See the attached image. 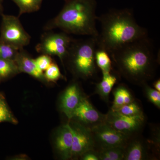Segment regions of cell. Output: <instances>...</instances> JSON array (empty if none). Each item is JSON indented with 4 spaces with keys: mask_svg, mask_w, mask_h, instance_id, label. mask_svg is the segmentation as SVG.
Segmentation results:
<instances>
[{
    "mask_svg": "<svg viewBox=\"0 0 160 160\" xmlns=\"http://www.w3.org/2000/svg\"><path fill=\"white\" fill-rule=\"evenodd\" d=\"M109 55L119 74L132 84L142 86L155 76L158 58L148 36L128 43Z\"/></svg>",
    "mask_w": 160,
    "mask_h": 160,
    "instance_id": "obj_1",
    "label": "cell"
},
{
    "mask_svg": "<svg viewBox=\"0 0 160 160\" xmlns=\"http://www.w3.org/2000/svg\"><path fill=\"white\" fill-rule=\"evenodd\" d=\"M101 30L96 38L97 47L110 54L126 44L148 36L146 28L138 24L130 9H111L98 16Z\"/></svg>",
    "mask_w": 160,
    "mask_h": 160,
    "instance_id": "obj_2",
    "label": "cell"
},
{
    "mask_svg": "<svg viewBox=\"0 0 160 160\" xmlns=\"http://www.w3.org/2000/svg\"><path fill=\"white\" fill-rule=\"evenodd\" d=\"M62 9L44 26L45 30L59 29L68 34L97 38L96 0H65Z\"/></svg>",
    "mask_w": 160,
    "mask_h": 160,
    "instance_id": "obj_3",
    "label": "cell"
},
{
    "mask_svg": "<svg viewBox=\"0 0 160 160\" xmlns=\"http://www.w3.org/2000/svg\"><path fill=\"white\" fill-rule=\"evenodd\" d=\"M97 48L96 38L73 39L65 60H67L70 69L77 77L86 80L96 74L97 66L95 54Z\"/></svg>",
    "mask_w": 160,
    "mask_h": 160,
    "instance_id": "obj_4",
    "label": "cell"
},
{
    "mask_svg": "<svg viewBox=\"0 0 160 160\" xmlns=\"http://www.w3.org/2000/svg\"><path fill=\"white\" fill-rule=\"evenodd\" d=\"M2 17L0 41L12 45L21 49L30 43L31 37L21 24L18 17L10 15Z\"/></svg>",
    "mask_w": 160,
    "mask_h": 160,
    "instance_id": "obj_5",
    "label": "cell"
},
{
    "mask_svg": "<svg viewBox=\"0 0 160 160\" xmlns=\"http://www.w3.org/2000/svg\"><path fill=\"white\" fill-rule=\"evenodd\" d=\"M73 38L68 33L46 32L42 36L40 42L36 46L39 53L49 56H56L64 62Z\"/></svg>",
    "mask_w": 160,
    "mask_h": 160,
    "instance_id": "obj_6",
    "label": "cell"
},
{
    "mask_svg": "<svg viewBox=\"0 0 160 160\" xmlns=\"http://www.w3.org/2000/svg\"><path fill=\"white\" fill-rule=\"evenodd\" d=\"M105 122L116 130L129 136L141 133L146 123L144 114L129 116L110 109L106 114Z\"/></svg>",
    "mask_w": 160,
    "mask_h": 160,
    "instance_id": "obj_7",
    "label": "cell"
},
{
    "mask_svg": "<svg viewBox=\"0 0 160 160\" xmlns=\"http://www.w3.org/2000/svg\"><path fill=\"white\" fill-rule=\"evenodd\" d=\"M97 151L117 147L125 146L130 137L116 130L106 122L94 126L91 129Z\"/></svg>",
    "mask_w": 160,
    "mask_h": 160,
    "instance_id": "obj_8",
    "label": "cell"
},
{
    "mask_svg": "<svg viewBox=\"0 0 160 160\" xmlns=\"http://www.w3.org/2000/svg\"><path fill=\"white\" fill-rule=\"evenodd\" d=\"M149 141L141 133L132 136L125 147L123 160H146L156 158Z\"/></svg>",
    "mask_w": 160,
    "mask_h": 160,
    "instance_id": "obj_9",
    "label": "cell"
},
{
    "mask_svg": "<svg viewBox=\"0 0 160 160\" xmlns=\"http://www.w3.org/2000/svg\"><path fill=\"white\" fill-rule=\"evenodd\" d=\"M69 124L73 135L70 158L81 157L84 152L94 149L91 129L80 123L76 125Z\"/></svg>",
    "mask_w": 160,
    "mask_h": 160,
    "instance_id": "obj_10",
    "label": "cell"
},
{
    "mask_svg": "<svg viewBox=\"0 0 160 160\" xmlns=\"http://www.w3.org/2000/svg\"><path fill=\"white\" fill-rule=\"evenodd\" d=\"M105 118L106 114L98 111L87 98L85 97L75 110L72 119H77L80 124L91 129L105 122Z\"/></svg>",
    "mask_w": 160,
    "mask_h": 160,
    "instance_id": "obj_11",
    "label": "cell"
},
{
    "mask_svg": "<svg viewBox=\"0 0 160 160\" xmlns=\"http://www.w3.org/2000/svg\"><path fill=\"white\" fill-rule=\"evenodd\" d=\"M80 90L78 83H72L66 88L61 98L60 108L69 120L71 119L75 110L85 97Z\"/></svg>",
    "mask_w": 160,
    "mask_h": 160,
    "instance_id": "obj_12",
    "label": "cell"
},
{
    "mask_svg": "<svg viewBox=\"0 0 160 160\" xmlns=\"http://www.w3.org/2000/svg\"><path fill=\"white\" fill-rule=\"evenodd\" d=\"M14 62L19 71L23 72L38 79H45L43 72L39 69L35 59L32 58L24 49H20Z\"/></svg>",
    "mask_w": 160,
    "mask_h": 160,
    "instance_id": "obj_13",
    "label": "cell"
},
{
    "mask_svg": "<svg viewBox=\"0 0 160 160\" xmlns=\"http://www.w3.org/2000/svg\"><path fill=\"white\" fill-rule=\"evenodd\" d=\"M72 132L69 123L60 129L56 139V146L63 158H70L72 143Z\"/></svg>",
    "mask_w": 160,
    "mask_h": 160,
    "instance_id": "obj_14",
    "label": "cell"
},
{
    "mask_svg": "<svg viewBox=\"0 0 160 160\" xmlns=\"http://www.w3.org/2000/svg\"><path fill=\"white\" fill-rule=\"evenodd\" d=\"M102 80L96 85V93L105 102L109 101V96L115 84L117 82V79L111 72L102 73Z\"/></svg>",
    "mask_w": 160,
    "mask_h": 160,
    "instance_id": "obj_15",
    "label": "cell"
},
{
    "mask_svg": "<svg viewBox=\"0 0 160 160\" xmlns=\"http://www.w3.org/2000/svg\"><path fill=\"white\" fill-rule=\"evenodd\" d=\"M113 94L114 100L110 109L112 110H117L122 106L129 104L135 100L128 88L123 85H120L114 89Z\"/></svg>",
    "mask_w": 160,
    "mask_h": 160,
    "instance_id": "obj_16",
    "label": "cell"
},
{
    "mask_svg": "<svg viewBox=\"0 0 160 160\" xmlns=\"http://www.w3.org/2000/svg\"><path fill=\"white\" fill-rule=\"evenodd\" d=\"M95 58L97 66L101 69L102 73L111 72L112 69V61L107 51L97 47Z\"/></svg>",
    "mask_w": 160,
    "mask_h": 160,
    "instance_id": "obj_17",
    "label": "cell"
},
{
    "mask_svg": "<svg viewBox=\"0 0 160 160\" xmlns=\"http://www.w3.org/2000/svg\"><path fill=\"white\" fill-rule=\"evenodd\" d=\"M19 9L18 16L27 13H31L39 10L43 0H12Z\"/></svg>",
    "mask_w": 160,
    "mask_h": 160,
    "instance_id": "obj_18",
    "label": "cell"
},
{
    "mask_svg": "<svg viewBox=\"0 0 160 160\" xmlns=\"http://www.w3.org/2000/svg\"><path fill=\"white\" fill-rule=\"evenodd\" d=\"M125 146H117L98 151L99 160H123Z\"/></svg>",
    "mask_w": 160,
    "mask_h": 160,
    "instance_id": "obj_19",
    "label": "cell"
},
{
    "mask_svg": "<svg viewBox=\"0 0 160 160\" xmlns=\"http://www.w3.org/2000/svg\"><path fill=\"white\" fill-rule=\"evenodd\" d=\"M19 71L14 61L0 58V79L9 77Z\"/></svg>",
    "mask_w": 160,
    "mask_h": 160,
    "instance_id": "obj_20",
    "label": "cell"
},
{
    "mask_svg": "<svg viewBox=\"0 0 160 160\" xmlns=\"http://www.w3.org/2000/svg\"><path fill=\"white\" fill-rule=\"evenodd\" d=\"M114 111L118 112L122 114L129 116H135L144 114L141 105L135 100L129 104L122 106Z\"/></svg>",
    "mask_w": 160,
    "mask_h": 160,
    "instance_id": "obj_21",
    "label": "cell"
},
{
    "mask_svg": "<svg viewBox=\"0 0 160 160\" xmlns=\"http://www.w3.org/2000/svg\"><path fill=\"white\" fill-rule=\"evenodd\" d=\"M19 50L12 45L0 41V58L14 61Z\"/></svg>",
    "mask_w": 160,
    "mask_h": 160,
    "instance_id": "obj_22",
    "label": "cell"
},
{
    "mask_svg": "<svg viewBox=\"0 0 160 160\" xmlns=\"http://www.w3.org/2000/svg\"><path fill=\"white\" fill-rule=\"evenodd\" d=\"M142 87L144 88L145 95L149 102L160 109V92L152 88L148 84H145Z\"/></svg>",
    "mask_w": 160,
    "mask_h": 160,
    "instance_id": "obj_23",
    "label": "cell"
},
{
    "mask_svg": "<svg viewBox=\"0 0 160 160\" xmlns=\"http://www.w3.org/2000/svg\"><path fill=\"white\" fill-rule=\"evenodd\" d=\"M44 75L45 79L49 82H56L62 77L58 66L53 62L45 70Z\"/></svg>",
    "mask_w": 160,
    "mask_h": 160,
    "instance_id": "obj_24",
    "label": "cell"
},
{
    "mask_svg": "<svg viewBox=\"0 0 160 160\" xmlns=\"http://www.w3.org/2000/svg\"><path fill=\"white\" fill-rule=\"evenodd\" d=\"M5 121L16 122V121L9 111L5 102L0 100V122Z\"/></svg>",
    "mask_w": 160,
    "mask_h": 160,
    "instance_id": "obj_25",
    "label": "cell"
},
{
    "mask_svg": "<svg viewBox=\"0 0 160 160\" xmlns=\"http://www.w3.org/2000/svg\"><path fill=\"white\" fill-rule=\"evenodd\" d=\"M35 61L39 69L42 72L45 71L52 62L50 56L46 54L40 56L35 59Z\"/></svg>",
    "mask_w": 160,
    "mask_h": 160,
    "instance_id": "obj_26",
    "label": "cell"
},
{
    "mask_svg": "<svg viewBox=\"0 0 160 160\" xmlns=\"http://www.w3.org/2000/svg\"><path fill=\"white\" fill-rule=\"evenodd\" d=\"M81 159L83 160H99L98 153L94 149L84 152L81 156Z\"/></svg>",
    "mask_w": 160,
    "mask_h": 160,
    "instance_id": "obj_27",
    "label": "cell"
},
{
    "mask_svg": "<svg viewBox=\"0 0 160 160\" xmlns=\"http://www.w3.org/2000/svg\"><path fill=\"white\" fill-rule=\"evenodd\" d=\"M153 86L154 89L160 92V79L157 80L153 83Z\"/></svg>",
    "mask_w": 160,
    "mask_h": 160,
    "instance_id": "obj_28",
    "label": "cell"
},
{
    "mask_svg": "<svg viewBox=\"0 0 160 160\" xmlns=\"http://www.w3.org/2000/svg\"><path fill=\"white\" fill-rule=\"evenodd\" d=\"M3 7L2 6V2H0V15L3 13Z\"/></svg>",
    "mask_w": 160,
    "mask_h": 160,
    "instance_id": "obj_29",
    "label": "cell"
},
{
    "mask_svg": "<svg viewBox=\"0 0 160 160\" xmlns=\"http://www.w3.org/2000/svg\"><path fill=\"white\" fill-rule=\"evenodd\" d=\"M3 0H0V2H2Z\"/></svg>",
    "mask_w": 160,
    "mask_h": 160,
    "instance_id": "obj_30",
    "label": "cell"
}]
</instances>
